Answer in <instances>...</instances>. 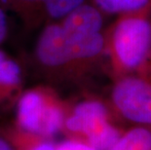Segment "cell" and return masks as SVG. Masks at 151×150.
I'll return each instance as SVG.
<instances>
[{"mask_svg": "<svg viewBox=\"0 0 151 150\" xmlns=\"http://www.w3.org/2000/svg\"><path fill=\"white\" fill-rule=\"evenodd\" d=\"M1 127L16 150H56L57 141L53 138L27 132L13 123H1Z\"/></svg>", "mask_w": 151, "mask_h": 150, "instance_id": "cell-8", "label": "cell"}, {"mask_svg": "<svg viewBox=\"0 0 151 150\" xmlns=\"http://www.w3.org/2000/svg\"><path fill=\"white\" fill-rule=\"evenodd\" d=\"M56 150H97L80 140L65 138L62 141L57 142Z\"/></svg>", "mask_w": 151, "mask_h": 150, "instance_id": "cell-11", "label": "cell"}, {"mask_svg": "<svg viewBox=\"0 0 151 150\" xmlns=\"http://www.w3.org/2000/svg\"><path fill=\"white\" fill-rule=\"evenodd\" d=\"M0 150H16L13 144L10 142V140L3 133L1 122H0Z\"/></svg>", "mask_w": 151, "mask_h": 150, "instance_id": "cell-13", "label": "cell"}, {"mask_svg": "<svg viewBox=\"0 0 151 150\" xmlns=\"http://www.w3.org/2000/svg\"><path fill=\"white\" fill-rule=\"evenodd\" d=\"M67 108V98L57 88L41 83L24 89L18 100L13 124L27 131L47 138L60 133Z\"/></svg>", "mask_w": 151, "mask_h": 150, "instance_id": "cell-4", "label": "cell"}, {"mask_svg": "<svg viewBox=\"0 0 151 150\" xmlns=\"http://www.w3.org/2000/svg\"><path fill=\"white\" fill-rule=\"evenodd\" d=\"M32 63L43 83L55 88L87 91L68 37L59 22L41 28L32 53Z\"/></svg>", "mask_w": 151, "mask_h": 150, "instance_id": "cell-3", "label": "cell"}, {"mask_svg": "<svg viewBox=\"0 0 151 150\" xmlns=\"http://www.w3.org/2000/svg\"><path fill=\"white\" fill-rule=\"evenodd\" d=\"M104 35L110 80L125 75L151 78V15L119 16L105 27Z\"/></svg>", "mask_w": 151, "mask_h": 150, "instance_id": "cell-1", "label": "cell"}, {"mask_svg": "<svg viewBox=\"0 0 151 150\" xmlns=\"http://www.w3.org/2000/svg\"><path fill=\"white\" fill-rule=\"evenodd\" d=\"M105 17L123 15H151V0H88Z\"/></svg>", "mask_w": 151, "mask_h": 150, "instance_id": "cell-9", "label": "cell"}, {"mask_svg": "<svg viewBox=\"0 0 151 150\" xmlns=\"http://www.w3.org/2000/svg\"><path fill=\"white\" fill-rule=\"evenodd\" d=\"M107 150H151V127H129Z\"/></svg>", "mask_w": 151, "mask_h": 150, "instance_id": "cell-10", "label": "cell"}, {"mask_svg": "<svg viewBox=\"0 0 151 150\" xmlns=\"http://www.w3.org/2000/svg\"><path fill=\"white\" fill-rule=\"evenodd\" d=\"M126 129L115 118L104 98L85 91L81 97L67 98L60 131L63 138L80 140L97 150H107Z\"/></svg>", "mask_w": 151, "mask_h": 150, "instance_id": "cell-2", "label": "cell"}, {"mask_svg": "<svg viewBox=\"0 0 151 150\" xmlns=\"http://www.w3.org/2000/svg\"><path fill=\"white\" fill-rule=\"evenodd\" d=\"M24 89V69L17 60L0 49V118L14 109Z\"/></svg>", "mask_w": 151, "mask_h": 150, "instance_id": "cell-7", "label": "cell"}, {"mask_svg": "<svg viewBox=\"0 0 151 150\" xmlns=\"http://www.w3.org/2000/svg\"><path fill=\"white\" fill-rule=\"evenodd\" d=\"M88 0H3L8 11L17 16L25 28L34 30L56 23Z\"/></svg>", "mask_w": 151, "mask_h": 150, "instance_id": "cell-6", "label": "cell"}, {"mask_svg": "<svg viewBox=\"0 0 151 150\" xmlns=\"http://www.w3.org/2000/svg\"><path fill=\"white\" fill-rule=\"evenodd\" d=\"M7 8L3 0H0V46L7 39L9 33V22L7 16Z\"/></svg>", "mask_w": 151, "mask_h": 150, "instance_id": "cell-12", "label": "cell"}, {"mask_svg": "<svg viewBox=\"0 0 151 150\" xmlns=\"http://www.w3.org/2000/svg\"><path fill=\"white\" fill-rule=\"evenodd\" d=\"M104 100L125 128L151 127V78L125 75L112 79Z\"/></svg>", "mask_w": 151, "mask_h": 150, "instance_id": "cell-5", "label": "cell"}]
</instances>
